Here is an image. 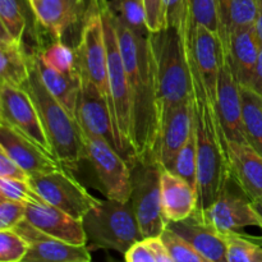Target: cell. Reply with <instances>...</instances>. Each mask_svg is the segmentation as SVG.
Here are the masks:
<instances>
[{"label": "cell", "mask_w": 262, "mask_h": 262, "mask_svg": "<svg viewBox=\"0 0 262 262\" xmlns=\"http://www.w3.org/2000/svg\"><path fill=\"white\" fill-rule=\"evenodd\" d=\"M82 222L92 245L114 250L123 256L130 246L143 238L130 201L101 200Z\"/></svg>", "instance_id": "obj_5"}, {"label": "cell", "mask_w": 262, "mask_h": 262, "mask_svg": "<svg viewBox=\"0 0 262 262\" xmlns=\"http://www.w3.org/2000/svg\"><path fill=\"white\" fill-rule=\"evenodd\" d=\"M26 220L41 232L72 245L83 246L87 245L89 241L81 219H77L45 201L27 204Z\"/></svg>", "instance_id": "obj_18"}, {"label": "cell", "mask_w": 262, "mask_h": 262, "mask_svg": "<svg viewBox=\"0 0 262 262\" xmlns=\"http://www.w3.org/2000/svg\"><path fill=\"white\" fill-rule=\"evenodd\" d=\"M79 76L81 86L76 117L82 130L87 136L105 138L127 160L122 141L115 128L109 101L89 77L82 73Z\"/></svg>", "instance_id": "obj_12"}, {"label": "cell", "mask_w": 262, "mask_h": 262, "mask_svg": "<svg viewBox=\"0 0 262 262\" xmlns=\"http://www.w3.org/2000/svg\"><path fill=\"white\" fill-rule=\"evenodd\" d=\"M161 210L168 223L181 222L192 216L199 209V192L174 171L161 169Z\"/></svg>", "instance_id": "obj_20"}, {"label": "cell", "mask_w": 262, "mask_h": 262, "mask_svg": "<svg viewBox=\"0 0 262 262\" xmlns=\"http://www.w3.org/2000/svg\"><path fill=\"white\" fill-rule=\"evenodd\" d=\"M27 13H32L28 0H0L2 30L13 40L22 42L27 28Z\"/></svg>", "instance_id": "obj_28"}, {"label": "cell", "mask_w": 262, "mask_h": 262, "mask_svg": "<svg viewBox=\"0 0 262 262\" xmlns=\"http://www.w3.org/2000/svg\"><path fill=\"white\" fill-rule=\"evenodd\" d=\"M223 26V45L227 49L229 35L235 30L256 23L260 0H217Z\"/></svg>", "instance_id": "obj_26"}, {"label": "cell", "mask_w": 262, "mask_h": 262, "mask_svg": "<svg viewBox=\"0 0 262 262\" xmlns=\"http://www.w3.org/2000/svg\"><path fill=\"white\" fill-rule=\"evenodd\" d=\"M189 25H202L219 33L223 37V26L220 20L217 0H187Z\"/></svg>", "instance_id": "obj_33"}, {"label": "cell", "mask_w": 262, "mask_h": 262, "mask_svg": "<svg viewBox=\"0 0 262 262\" xmlns=\"http://www.w3.org/2000/svg\"><path fill=\"white\" fill-rule=\"evenodd\" d=\"M241 96L246 140L262 156V99L245 86H241Z\"/></svg>", "instance_id": "obj_27"}, {"label": "cell", "mask_w": 262, "mask_h": 262, "mask_svg": "<svg viewBox=\"0 0 262 262\" xmlns=\"http://www.w3.org/2000/svg\"><path fill=\"white\" fill-rule=\"evenodd\" d=\"M255 30H256V35H257V38H258V41H260V45L262 48V0H260V5H258V13H257V18H256Z\"/></svg>", "instance_id": "obj_43"}, {"label": "cell", "mask_w": 262, "mask_h": 262, "mask_svg": "<svg viewBox=\"0 0 262 262\" xmlns=\"http://www.w3.org/2000/svg\"><path fill=\"white\" fill-rule=\"evenodd\" d=\"M222 235L227 243V262H262V238L242 233Z\"/></svg>", "instance_id": "obj_29"}, {"label": "cell", "mask_w": 262, "mask_h": 262, "mask_svg": "<svg viewBox=\"0 0 262 262\" xmlns=\"http://www.w3.org/2000/svg\"><path fill=\"white\" fill-rule=\"evenodd\" d=\"M30 182L43 201L77 219H83L87 212L101 201L89 193V191L72 174L63 170V168L42 176L31 177Z\"/></svg>", "instance_id": "obj_11"}, {"label": "cell", "mask_w": 262, "mask_h": 262, "mask_svg": "<svg viewBox=\"0 0 262 262\" xmlns=\"http://www.w3.org/2000/svg\"><path fill=\"white\" fill-rule=\"evenodd\" d=\"M183 33L189 61L196 69L209 101L217 109V83L225 49L219 33L202 25H189Z\"/></svg>", "instance_id": "obj_8"}, {"label": "cell", "mask_w": 262, "mask_h": 262, "mask_svg": "<svg viewBox=\"0 0 262 262\" xmlns=\"http://www.w3.org/2000/svg\"><path fill=\"white\" fill-rule=\"evenodd\" d=\"M101 3L107 50L110 109L113 113L115 128L125 151L127 163L130 165L135 161L136 154L133 150V109L129 83H128L127 72H125L124 61L120 53L117 28L113 20V13L107 4V0H101Z\"/></svg>", "instance_id": "obj_4"}, {"label": "cell", "mask_w": 262, "mask_h": 262, "mask_svg": "<svg viewBox=\"0 0 262 262\" xmlns=\"http://www.w3.org/2000/svg\"><path fill=\"white\" fill-rule=\"evenodd\" d=\"M30 250V243L14 229L0 230V261H25Z\"/></svg>", "instance_id": "obj_36"}, {"label": "cell", "mask_w": 262, "mask_h": 262, "mask_svg": "<svg viewBox=\"0 0 262 262\" xmlns=\"http://www.w3.org/2000/svg\"><path fill=\"white\" fill-rule=\"evenodd\" d=\"M83 132V130H82ZM86 160L90 161L106 199L128 202L130 200V166L124 158L102 137L83 133Z\"/></svg>", "instance_id": "obj_9"}, {"label": "cell", "mask_w": 262, "mask_h": 262, "mask_svg": "<svg viewBox=\"0 0 262 262\" xmlns=\"http://www.w3.org/2000/svg\"><path fill=\"white\" fill-rule=\"evenodd\" d=\"M166 27H176L178 31L189 26L187 0H164Z\"/></svg>", "instance_id": "obj_39"}, {"label": "cell", "mask_w": 262, "mask_h": 262, "mask_svg": "<svg viewBox=\"0 0 262 262\" xmlns=\"http://www.w3.org/2000/svg\"><path fill=\"white\" fill-rule=\"evenodd\" d=\"M160 235L173 262H206L193 246L169 228H165Z\"/></svg>", "instance_id": "obj_35"}, {"label": "cell", "mask_w": 262, "mask_h": 262, "mask_svg": "<svg viewBox=\"0 0 262 262\" xmlns=\"http://www.w3.org/2000/svg\"><path fill=\"white\" fill-rule=\"evenodd\" d=\"M166 228L193 246L204 256L206 262L227 261V243L224 237L205 223L196 212L181 222L168 223Z\"/></svg>", "instance_id": "obj_22"}, {"label": "cell", "mask_w": 262, "mask_h": 262, "mask_svg": "<svg viewBox=\"0 0 262 262\" xmlns=\"http://www.w3.org/2000/svg\"><path fill=\"white\" fill-rule=\"evenodd\" d=\"M38 58L45 66L66 74L79 73L76 49L69 48L61 40H54L46 48L35 49Z\"/></svg>", "instance_id": "obj_30"}, {"label": "cell", "mask_w": 262, "mask_h": 262, "mask_svg": "<svg viewBox=\"0 0 262 262\" xmlns=\"http://www.w3.org/2000/svg\"><path fill=\"white\" fill-rule=\"evenodd\" d=\"M196 214L220 234L241 233L247 227H260L252 201L239 187L237 192L233 191L232 179L214 204Z\"/></svg>", "instance_id": "obj_13"}, {"label": "cell", "mask_w": 262, "mask_h": 262, "mask_svg": "<svg viewBox=\"0 0 262 262\" xmlns=\"http://www.w3.org/2000/svg\"><path fill=\"white\" fill-rule=\"evenodd\" d=\"M260 51L261 45L255 26L239 28L229 35L225 54L241 86L250 87Z\"/></svg>", "instance_id": "obj_23"}, {"label": "cell", "mask_w": 262, "mask_h": 262, "mask_svg": "<svg viewBox=\"0 0 262 262\" xmlns=\"http://www.w3.org/2000/svg\"><path fill=\"white\" fill-rule=\"evenodd\" d=\"M0 122L7 123L32 141L48 155L55 158L37 106L25 87H17L7 82H2Z\"/></svg>", "instance_id": "obj_10"}, {"label": "cell", "mask_w": 262, "mask_h": 262, "mask_svg": "<svg viewBox=\"0 0 262 262\" xmlns=\"http://www.w3.org/2000/svg\"><path fill=\"white\" fill-rule=\"evenodd\" d=\"M0 148L5 151L31 177L42 176L63 168L60 161L48 155L7 123L0 122Z\"/></svg>", "instance_id": "obj_17"}, {"label": "cell", "mask_w": 262, "mask_h": 262, "mask_svg": "<svg viewBox=\"0 0 262 262\" xmlns=\"http://www.w3.org/2000/svg\"><path fill=\"white\" fill-rule=\"evenodd\" d=\"M30 243L25 262H90L91 253L86 245H72L41 232L30 222L23 220L14 228Z\"/></svg>", "instance_id": "obj_15"}, {"label": "cell", "mask_w": 262, "mask_h": 262, "mask_svg": "<svg viewBox=\"0 0 262 262\" xmlns=\"http://www.w3.org/2000/svg\"><path fill=\"white\" fill-rule=\"evenodd\" d=\"M0 78L2 82L25 87L30 78L28 54L22 42L13 40L2 30L0 36Z\"/></svg>", "instance_id": "obj_25"}, {"label": "cell", "mask_w": 262, "mask_h": 262, "mask_svg": "<svg viewBox=\"0 0 262 262\" xmlns=\"http://www.w3.org/2000/svg\"><path fill=\"white\" fill-rule=\"evenodd\" d=\"M76 54L79 73L89 77L99 87L110 105L107 50L101 0L87 2L86 12L82 18L81 37L76 48Z\"/></svg>", "instance_id": "obj_7"}, {"label": "cell", "mask_w": 262, "mask_h": 262, "mask_svg": "<svg viewBox=\"0 0 262 262\" xmlns=\"http://www.w3.org/2000/svg\"><path fill=\"white\" fill-rule=\"evenodd\" d=\"M147 15V28L150 32H159L166 28L164 0H143Z\"/></svg>", "instance_id": "obj_40"}, {"label": "cell", "mask_w": 262, "mask_h": 262, "mask_svg": "<svg viewBox=\"0 0 262 262\" xmlns=\"http://www.w3.org/2000/svg\"><path fill=\"white\" fill-rule=\"evenodd\" d=\"M130 204L142 237L160 235L166 228L161 210V165L155 159H135L130 164Z\"/></svg>", "instance_id": "obj_6"}, {"label": "cell", "mask_w": 262, "mask_h": 262, "mask_svg": "<svg viewBox=\"0 0 262 262\" xmlns=\"http://www.w3.org/2000/svg\"><path fill=\"white\" fill-rule=\"evenodd\" d=\"M28 63L30 78L25 89L37 106L43 128L53 146L54 155L63 166L72 170L77 169L81 161L86 160V147L81 125L77 118L46 89L31 54H28Z\"/></svg>", "instance_id": "obj_3"}, {"label": "cell", "mask_w": 262, "mask_h": 262, "mask_svg": "<svg viewBox=\"0 0 262 262\" xmlns=\"http://www.w3.org/2000/svg\"><path fill=\"white\" fill-rule=\"evenodd\" d=\"M27 204L0 199V230L14 229L26 219Z\"/></svg>", "instance_id": "obj_38"}, {"label": "cell", "mask_w": 262, "mask_h": 262, "mask_svg": "<svg viewBox=\"0 0 262 262\" xmlns=\"http://www.w3.org/2000/svg\"><path fill=\"white\" fill-rule=\"evenodd\" d=\"M110 10L138 35H148L147 15L143 0H110Z\"/></svg>", "instance_id": "obj_31"}, {"label": "cell", "mask_w": 262, "mask_h": 262, "mask_svg": "<svg viewBox=\"0 0 262 262\" xmlns=\"http://www.w3.org/2000/svg\"><path fill=\"white\" fill-rule=\"evenodd\" d=\"M250 89H252L258 96H261L262 99V48L260 51V55H258L257 64H256L255 73H253L252 81H251Z\"/></svg>", "instance_id": "obj_42"}, {"label": "cell", "mask_w": 262, "mask_h": 262, "mask_svg": "<svg viewBox=\"0 0 262 262\" xmlns=\"http://www.w3.org/2000/svg\"><path fill=\"white\" fill-rule=\"evenodd\" d=\"M217 114L228 141L247 143L243 125L242 96L227 54L223 60L217 83Z\"/></svg>", "instance_id": "obj_16"}, {"label": "cell", "mask_w": 262, "mask_h": 262, "mask_svg": "<svg viewBox=\"0 0 262 262\" xmlns=\"http://www.w3.org/2000/svg\"><path fill=\"white\" fill-rule=\"evenodd\" d=\"M127 262H173L161 235L145 237L125 252Z\"/></svg>", "instance_id": "obj_32"}, {"label": "cell", "mask_w": 262, "mask_h": 262, "mask_svg": "<svg viewBox=\"0 0 262 262\" xmlns=\"http://www.w3.org/2000/svg\"><path fill=\"white\" fill-rule=\"evenodd\" d=\"M173 171L186 179L194 189H197V137L194 123L192 125L188 140L177 156Z\"/></svg>", "instance_id": "obj_34"}, {"label": "cell", "mask_w": 262, "mask_h": 262, "mask_svg": "<svg viewBox=\"0 0 262 262\" xmlns=\"http://www.w3.org/2000/svg\"><path fill=\"white\" fill-rule=\"evenodd\" d=\"M0 199L12 200L23 204L43 201L35 191L30 179L17 178H0Z\"/></svg>", "instance_id": "obj_37"}, {"label": "cell", "mask_w": 262, "mask_h": 262, "mask_svg": "<svg viewBox=\"0 0 262 262\" xmlns=\"http://www.w3.org/2000/svg\"><path fill=\"white\" fill-rule=\"evenodd\" d=\"M113 20L117 28L120 53L129 83L133 109V150L136 159H155L158 133L151 32L148 35L133 32L114 13Z\"/></svg>", "instance_id": "obj_1"}, {"label": "cell", "mask_w": 262, "mask_h": 262, "mask_svg": "<svg viewBox=\"0 0 262 262\" xmlns=\"http://www.w3.org/2000/svg\"><path fill=\"white\" fill-rule=\"evenodd\" d=\"M150 40L155 69L156 133L159 138L165 115L177 105L191 99L193 89L183 33L176 27H166L159 32H151Z\"/></svg>", "instance_id": "obj_2"}, {"label": "cell", "mask_w": 262, "mask_h": 262, "mask_svg": "<svg viewBox=\"0 0 262 262\" xmlns=\"http://www.w3.org/2000/svg\"><path fill=\"white\" fill-rule=\"evenodd\" d=\"M0 178L30 179V176L3 148H0Z\"/></svg>", "instance_id": "obj_41"}, {"label": "cell", "mask_w": 262, "mask_h": 262, "mask_svg": "<svg viewBox=\"0 0 262 262\" xmlns=\"http://www.w3.org/2000/svg\"><path fill=\"white\" fill-rule=\"evenodd\" d=\"M252 205H253V209H255L256 214H257L258 216V220H260V227L262 229V199L260 200H256V201H252Z\"/></svg>", "instance_id": "obj_44"}, {"label": "cell", "mask_w": 262, "mask_h": 262, "mask_svg": "<svg viewBox=\"0 0 262 262\" xmlns=\"http://www.w3.org/2000/svg\"><path fill=\"white\" fill-rule=\"evenodd\" d=\"M232 179L251 201L262 199V156L248 143L228 141Z\"/></svg>", "instance_id": "obj_21"}, {"label": "cell", "mask_w": 262, "mask_h": 262, "mask_svg": "<svg viewBox=\"0 0 262 262\" xmlns=\"http://www.w3.org/2000/svg\"><path fill=\"white\" fill-rule=\"evenodd\" d=\"M33 61L36 64L40 78L46 89L54 95L58 101L63 104V106L71 113L73 117H76L77 101H78L79 86H81V76L79 73L76 74H66L45 66L38 58L37 53L35 50L31 51ZM77 118V117H76Z\"/></svg>", "instance_id": "obj_24"}, {"label": "cell", "mask_w": 262, "mask_h": 262, "mask_svg": "<svg viewBox=\"0 0 262 262\" xmlns=\"http://www.w3.org/2000/svg\"><path fill=\"white\" fill-rule=\"evenodd\" d=\"M36 26L53 40H61L66 31L83 18L86 0H28Z\"/></svg>", "instance_id": "obj_19"}, {"label": "cell", "mask_w": 262, "mask_h": 262, "mask_svg": "<svg viewBox=\"0 0 262 262\" xmlns=\"http://www.w3.org/2000/svg\"><path fill=\"white\" fill-rule=\"evenodd\" d=\"M193 94V92H192ZM193 125L192 97L177 105L164 118L156 143L155 159L161 168L173 171L177 156L184 146Z\"/></svg>", "instance_id": "obj_14"}]
</instances>
